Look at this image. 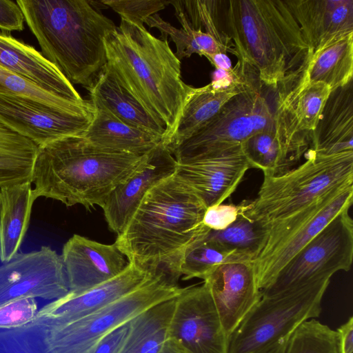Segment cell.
<instances>
[{"mask_svg":"<svg viewBox=\"0 0 353 353\" xmlns=\"http://www.w3.org/2000/svg\"><path fill=\"white\" fill-rule=\"evenodd\" d=\"M206 209L173 174L148 190L114 243L129 263L177 282L183 252L210 231L203 223Z\"/></svg>","mask_w":353,"mask_h":353,"instance_id":"cell-1","label":"cell"},{"mask_svg":"<svg viewBox=\"0 0 353 353\" xmlns=\"http://www.w3.org/2000/svg\"><path fill=\"white\" fill-rule=\"evenodd\" d=\"M353 185V151L320 156L308 150L305 161L279 176L263 175L246 214L268 233L259 259L269 254L339 194Z\"/></svg>","mask_w":353,"mask_h":353,"instance_id":"cell-2","label":"cell"},{"mask_svg":"<svg viewBox=\"0 0 353 353\" xmlns=\"http://www.w3.org/2000/svg\"><path fill=\"white\" fill-rule=\"evenodd\" d=\"M228 35L238 57L257 71L263 84L276 93L292 90L303 78L314 52L285 0L226 2Z\"/></svg>","mask_w":353,"mask_h":353,"instance_id":"cell-3","label":"cell"},{"mask_svg":"<svg viewBox=\"0 0 353 353\" xmlns=\"http://www.w3.org/2000/svg\"><path fill=\"white\" fill-rule=\"evenodd\" d=\"M104 43L107 63L121 83L165 128L166 148L193 88L182 80L181 61L167 39L121 19Z\"/></svg>","mask_w":353,"mask_h":353,"instance_id":"cell-4","label":"cell"},{"mask_svg":"<svg viewBox=\"0 0 353 353\" xmlns=\"http://www.w3.org/2000/svg\"><path fill=\"white\" fill-rule=\"evenodd\" d=\"M42 54L73 84L88 90L107 63L104 40L117 28L101 1L17 0Z\"/></svg>","mask_w":353,"mask_h":353,"instance_id":"cell-5","label":"cell"},{"mask_svg":"<svg viewBox=\"0 0 353 353\" xmlns=\"http://www.w3.org/2000/svg\"><path fill=\"white\" fill-rule=\"evenodd\" d=\"M149 154L100 149L82 134L59 139L38 148L31 181L34 197L52 199L68 207L101 208L111 192L137 171Z\"/></svg>","mask_w":353,"mask_h":353,"instance_id":"cell-6","label":"cell"},{"mask_svg":"<svg viewBox=\"0 0 353 353\" xmlns=\"http://www.w3.org/2000/svg\"><path fill=\"white\" fill-rule=\"evenodd\" d=\"M159 272L136 290L79 319L46 325L45 353H92L101 340L148 309L183 290Z\"/></svg>","mask_w":353,"mask_h":353,"instance_id":"cell-7","label":"cell"},{"mask_svg":"<svg viewBox=\"0 0 353 353\" xmlns=\"http://www.w3.org/2000/svg\"><path fill=\"white\" fill-rule=\"evenodd\" d=\"M345 209L303 248L261 290L270 296L302 288H327L332 276L349 271L353 259V221Z\"/></svg>","mask_w":353,"mask_h":353,"instance_id":"cell-8","label":"cell"},{"mask_svg":"<svg viewBox=\"0 0 353 353\" xmlns=\"http://www.w3.org/2000/svg\"><path fill=\"white\" fill-rule=\"evenodd\" d=\"M325 288H302L261 296L228 339L227 353H259L319 317Z\"/></svg>","mask_w":353,"mask_h":353,"instance_id":"cell-9","label":"cell"},{"mask_svg":"<svg viewBox=\"0 0 353 353\" xmlns=\"http://www.w3.org/2000/svg\"><path fill=\"white\" fill-rule=\"evenodd\" d=\"M275 111L261 91L239 93L171 153L181 163L241 145L253 134L274 126Z\"/></svg>","mask_w":353,"mask_h":353,"instance_id":"cell-10","label":"cell"},{"mask_svg":"<svg viewBox=\"0 0 353 353\" xmlns=\"http://www.w3.org/2000/svg\"><path fill=\"white\" fill-rule=\"evenodd\" d=\"M68 292L61 256L50 246L18 252L0 265V306L26 297L54 301Z\"/></svg>","mask_w":353,"mask_h":353,"instance_id":"cell-11","label":"cell"},{"mask_svg":"<svg viewBox=\"0 0 353 353\" xmlns=\"http://www.w3.org/2000/svg\"><path fill=\"white\" fill-rule=\"evenodd\" d=\"M169 338L190 353H227L228 339L204 282L184 288L175 298Z\"/></svg>","mask_w":353,"mask_h":353,"instance_id":"cell-12","label":"cell"},{"mask_svg":"<svg viewBox=\"0 0 353 353\" xmlns=\"http://www.w3.org/2000/svg\"><path fill=\"white\" fill-rule=\"evenodd\" d=\"M94 113L61 111L29 99L0 94V121L38 148L82 134Z\"/></svg>","mask_w":353,"mask_h":353,"instance_id":"cell-13","label":"cell"},{"mask_svg":"<svg viewBox=\"0 0 353 353\" xmlns=\"http://www.w3.org/2000/svg\"><path fill=\"white\" fill-rule=\"evenodd\" d=\"M250 168L241 145H239L177 163L174 174L208 208L228 199Z\"/></svg>","mask_w":353,"mask_h":353,"instance_id":"cell-14","label":"cell"},{"mask_svg":"<svg viewBox=\"0 0 353 353\" xmlns=\"http://www.w3.org/2000/svg\"><path fill=\"white\" fill-rule=\"evenodd\" d=\"M156 274L128 263L115 277L81 292H68L45 305L32 322L49 325L79 319L136 290Z\"/></svg>","mask_w":353,"mask_h":353,"instance_id":"cell-15","label":"cell"},{"mask_svg":"<svg viewBox=\"0 0 353 353\" xmlns=\"http://www.w3.org/2000/svg\"><path fill=\"white\" fill-rule=\"evenodd\" d=\"M229 339L242 319L261 298L253 261L220 265L204 280Z\"/></svg>","mask_w":353,"mask_h":353,"instance_id":"cell-16","label":"cell"},{"mask_svg":"<svg viewBox=\"0 0 353 353\" xmlns=\"http://www.w3.org/2000/svg\"><path fill=\"white\" fill-rule=\"evenodd\" d=\"M63 260L69 292L79 293L119 274L128 261L115 243L104 244L74 234L64 244Z\"/></svg>","mask_w":353,"mask_h":353,"instance_id":"cell-17","label":"cell"},{"mask_svg":"<svg viewBox=\"0 0 353 353\" xmlns=\"http://www.w3.org/2000/svg\"><path fill=\"white\" fill-rule=\"evenodd\" d=\"M176 164L172 154L162 145L150 152L141 168L117 186L102 205L110 230L119 234L148 190L174 174Z\"/></svg>","mask_w":353,"mask_h":353,"instance_id":"cell-18","label":"cell"},{"mask_svg":"<svg viewBox=\"0 0 353 353\" xmlns=\"http://www.w3.org/2000/svg\"><path fill=\"white\" fill-rule=\"evenodd\" d=\"M0 66L42 90L77 104H85L61 71L33 47L0 34Z\"/></svg>","mask_w":353,"mask_h":353,"instance_id":"cell-19","label":"cell"},{"mask_svg":"<svg viewBox=\"0 0 353 353\" xmlns=\"http://www.w3.org/2000/svg\"><path fill=\"white\" fill-rule=\"evenodd\" d=\"M314 53L353 33V0H285Z\"/></svg>","mask_w":353,"mask_h":353,"instance_id":"cell-20","label":"cell"},{"mask_svg":"<svg viewBox=\"0 0 353 353\" xmlns=\"http://www.w3.org/2000/svg\"><path fill=\"white\" fill-rule=\"evenodd\" d=\"M310 140V133L290 134L275 113L274 126L253 134L241 145L251 168L261 170L263 175L279 176L292 170L307 149Z\"/></svg>","mask_w":353,"mask_h":353,"instance_id":"cell-21","label":"cell"},{"mask_svg":"<svg viewBox=\"0 0 353 353\" xmlns=\"http://www.w3.org/2000/svg\"><path fill=\"white\" fill-rule=\"evenodd\" d=\"M352 201L353 185L348 187L335 196L276 245L269 254L253 261L259 289L261 290L266 288L288 261L336 215L345 209L350 208Z\"/></svg>","mask_w":353,"mask_h":353,"instance_id":"cell-22","label":"cell"},{"mask_svg":"<svg viewBox=\"0 0 353 353\" xmlns=\"http://www.w3.org/2000/svg\"><path fill=\"white\" fill-rule=\"evenodd\" d=\"M352 80L332 90L311 132L312 152L328 156L353 151Z\"/></svg>","mask_w":353,"mask_h":353,"instance_id":"cell-23","label":"cell"},{"mask_svg":"<svg viewBox=\"0 0 353 353\" xmlns=\"http://www.w3.org/2000/svg\"><path fill=\"white\" fill-rule=\"evenodd\" d=\"M88 90L92 105L105 108L128 125L160 137L163 145L165 128L121 83L108 63Z\"/></svg>","mask_w":353,"mask_h":353,"instance_id":"cell-24","label":"cell"},{"mask_svg":"<svg viewBox=\"0 0 353 353\" xmlns=\"http://www.w3.org/2000/svg\"><path fill=\"white\" fill-rule=\"evenodd\" d=\"M93 105V118L82 136L94 146L143 155L162 145L160 137L123 122L101 106Z\"/></svg>","mask_w":353,"mask_h":353,"instance_id":"cell-25","label":"cell"},{"mask_svg":"<svg viewBox=\"0 0 353 353\" xmlns=\"http://www.w3.org/2000/svg\"><path fill=\"white\" fill-rule=\"evenodd\" d=\"M34 201L31 181L0 188V260L3 263L18 253Z\"/></svg>","mask_w":353,"mask_h":353,"instance_id":"cell-26","label":"cell"},{"mask_svg":"<svg viewBox=\"0 0 353 353\" xmlns=\"http://www.w3.org/2000/svg\"><path fill=\"white\" fill-rule=\"evenodd\" d=\"M330 88L302 79L285 94H277L276 110L291 134L311 133L315 128Z\"/></svg>","mask_w":353,"mask_h":353,"instance_id":"cell-27","label":"cell"},{"mask_svg":"<svg viewBox=\"0 0 353 353\" xmlns=\"http://www.w3.org/2000/svg\"><path fill=\"white\" fill-rule=\"evenodd\" d=\"M168 2L175 10L174 14L181 25V28L174 27L159 14L150 16L145 23L150 28L159 30L160 39H167L170 37L175 43L176 52L174 54L180 61L184 57H191L192 54L207 57L217 52H230L237 55L234 48L220 43L200 29H194L186 17L181 0H171Z\"/></svg>","mask_w":353,"mask_h":353,"instance_id":"cell-28","label":"cell"},{"mask_svg":"<svg viewBox=\"0 0 353 353\" xmlns=\"http://www.w3.org/2000/svg\"><path fill=\"white\" fill-rule=\"evenodd\" d=\"M175 298L133 318L129 322L128 332L119 353H159L169 339Z\"/></svg>","mask_w":353,"mask_h":353,"instance_id":"cell-29","label":"cell"},{"mask_svg":"<svg viewBox=\"0 0 353 353\" xmlns=\"http://www.w3.org/2000/svg\"><path fill=\"white\" fill-rule=\"evenodd\" d=\"M353 33L345 35L313 54L303 79L320 82L331 90L352 80Z\"/></svg>","mask_w":353,"mask_h":353,"instance_id":"cell-30","label":"cell"},{"mask_svg":"<svg viewBox=\"0 0 353 353\" xmlns=\"http://www.w3.org/2000/svg\"><path fill=\"white\" fill-rule=\"evenodd\" d=\"M241 93L236 90L215 92L207 85L192 88L183 107L176 129L167 149L172 151L204 127L231 98Z\"/></svg>","mask_w":353,"mask_h":353,"instance_id":"cell-31","label":"cell"},{"mask_svg":"<svg viewBox=\"0 0 353 353\" xmlns=\"http://www.w3.org/2000/svg\"><path fill=\"white\" fill-rule=\"evenodd\" d=\"M38 147L0 121V188L32 181Z\"/></svg>","mask_w":353,"mask_h":353,"instance_id":"cell-32","label":"cell"},{"mask_svg":"<svg viewBox=\"0 0 353 353\" xmlns=\"http://www.w3.org/2000/svg\"><path fill=\"white\" fill-rule=\"evenodd\" d=\"M207 234L191 244L179 260L178 278H208L220 265L230 261H251L210 239Z\"/></svg>","mask_w":353,"mask_h":353,"instance_id":"cell-33","label":"cell"},{"mask_svg":"<svg viewBox=\"0 0 353 353\" xmlns=\"http://www.w3.org/2000/svg\"><path fill=\"white\" fill-rule=\"evenodd\" d=\"M243 209L236 220L223 230H210L207 236L224 248L254 261L263 250L267 232L245 213L248 200H243Z\"/></svg>","mask_w":353,"mask_h":353,"instance_id":"cell-34","label":"cell"},{"mask_svg":"<svg viewBox=\"0 0 353 353\" xmlns=\"http://www.w3.org/2000/svg\"><path fill=\"white\" fill-rule=\"evenodd\" d=\"M0 94L31 99L61 111L92 114L94 108L89 100L85 104H77L45 91L26 79L0 66Z\"/></svg>","mask_w":353,"mask_h":353,"instance_id":"cell-35","label":"cell"},{"mask_svg":"<svg viewBox=\"0 0 353 353\" xmlns=\"http://www.w3.org/2000/svg\"><path fill=\"white\" fill-rule=\"evenodd\" d=\"M285 353H339L337 331L310 319L290 335Z\"/></svg>","mask_w":353,"mask_h":353,"instance_id":"cell-36","label":"cell"},{"mask_svg":"<svg viewBox=\"0 0 353 353\" xmlns=\"http://www.w3.org/2000/svg\"><path fill=\"white\" fill-rule=\"evenodd\" d=\"M234 66L228 70L215 69L207 87L215 92L236 90L261 91L262 83L256 69L245 59L238 57Z\"/></svg>","mask_w":353,"mask_h":353,"instance_id":"cell-37","label":"cell"},{"mask_svg":"<svg viewBox=\"0 0 353 353\" xmlns=\"http://www.w3.org/2000/svg\"><path fill=\"white\" fill-rule=\"evenodd\" d=\"M46 327L31 322L17 328L0 330V353H45Z\"/></svg>","mask_w":353,"mask_h":353,"instance_id":"cell-38","label":"cell"},{"mask_svg":"<svg viewBox=\"0 0 353 353\" xmlns=\"http://www.w3.org/2000/svg\"><path fill=\"white\" fill-rule=\"evenodd\" d=\"M186 17L191 26L200 29L214 37L220 43L230 46V37L218 26L217 8L218 1H181Z\"/></svg>","mask_w":353,"mask_h":353,"instance_id":"cell-39","label":"cell"},{"mask_svg":"<svg viewBox=\"0 0 353 353\" xmlns=\"http://www.w3.org/2000/svg\"><path fill=\"white\" fill-rule=\"evenodd\" d=\"M101 2L118 13L121 19L138 26H143L148 17L169 4L166 0H103Z\"/></svg>","mask_w":353,"mask_h":353,"instance_id":"cell-40","label":"cell"},{"mask_svg":"<svg viewBox=\"0 0 353 353\" xmlns=\"http://www.w3.org/2000/svg\"><path fill=\"white\" fill-rule=\"evenodd\" d=\"M39 311L36 299L21 298L0 306V330L17 328L31 323Z\"/></svg>","mask_w":353,"mask_h":353,"instance_id":"cell-41","label":"cell"},{"mask_svg":"<svg viewBox=\"0 0 353 353\" xmlns=\"http://www.w3.org/2000/svg\"><path fill=\"white\" fill-rule=\"evenodd\" d=\"M243 209V202L219 204L208 208L203 216V223L210 230L219 231L234 223Z\"/></svg>","mask_w":353,"mask_h":353,"instance_id":"cell-42","label":"cell"},{"mask_svg":"<svg viewBox=\"0 0 353 353\" xmlns=\"http://www.w3.org/2000/svg\"><path fill=\"white\" fill-rule=\"evenodd\" d=\"M25 18L21 8L10 0H0V29L7 31H21Z\"/></svg>","mask_w":353,"mask_h":353,"instance_id":"cell-43","label":"cell"},{"mask_svg":"<svg viewBox=\"0 0 353 353\" xmlns=\"http://www.w3.org/2000/svg\"><path fill=\"white\" fill-rule=\"evenodd\" d=\"M128 330L129 322L114 330L101 340L92 353H119Z\"/></svg>","mask_w":353,"mask_h":353,"instance_id":"cell-44","label":"cell"},{"mask_svg":"<svg viewBox=\"0 0 353 353\" xmlns=\"http://www.w3.org/2000/svg\"><path fill=\"white\" fill-rule=\"evenodd\" d=\"M339 353H353V318L341 325L337 330Z\"/></svg>","mask_w":353,"mask_h":353,"instance_id":"cell-45","label":"cell"},{"mask_svg":"<svg viewBox=\"0 0 353 353\" xmlns=\"http://www.w3.org/2000/svg\"><path fill=\"white\" fill-rule=\"evenodd\" d=\"M215 69L228 70L232 66L231 61L226 53L217 52L205 57Z\"/></svg>","mask_w":353,"mask_h":353,"instance_id":"cell-46","label":"cell"},{"mask_svg":"<svg viewBox=\"0 0 353 353\" xmlns=\"http://www.w3.org/2000/svg\"><path fill=\"white\" fill-rule=\"evenodd\" d=\"M159 353H190L175 340L169 338Z\"/></svg>","mask_w":353,"mask_h":353,"instance_id":"cell-47","label":"cell"},{"mask_svg":"<svg viewBox=\"0 0 353 353\" xmlns=\"http://www.w3.org/2000/svg\"><path fill=\"white\" fill-rule=\"evenodd\" d=\"M290 335L259 353H285Z\"/></svg>","mask_w":353,"mask_h":353,"instance_id":"cell-48","label":"cell"}]
</instances>
